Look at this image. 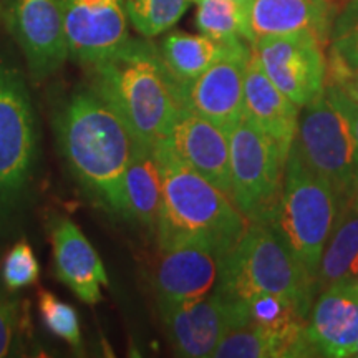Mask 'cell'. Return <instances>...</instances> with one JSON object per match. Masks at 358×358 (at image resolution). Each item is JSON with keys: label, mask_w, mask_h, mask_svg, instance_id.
I'll list each match as a JSON object with an SVG mask.
<instances>
[{"label": "cell", "mask_w": 358, "mask_h": 358, "mask_svg": "<svg viewBox=\"0 0 358 358\" xmlns=\"http://www.w3.org/2000/svg\"><path fill=\"white\" fill-rule=\"evenodd\" d=\"M53 131L75 181L106 211L123 216V179L138 141L92 87H78L53 111Z\"/></svg>", "instance_id": "cell-1"}, {"label": "cell", "mask_w": 358, "mask_h": 358, "mask_svg": "<svg viewBox=\"0 0 358 358\" xmlns=\"http://www.w3.org/2000/svg\"><path fill=\"white\" fill-rule=\"evenodd\" d=\"M90 87L146 146L158 145L185 110L182 85L171 73L159 48L145 38H128L92 65Z\"/></svg>", "instance_id": "cell-2"}, {"label": "cell", "mask_w": 358, "mask_h": 358, "mask_svg": "<svg viewBox=\"0 0 358 358\" xmlns=\"http://www.w3.org/2000/svg\"><path fill=\"white\" fill-rule=\"evenodd\" d=\"M155 150L163 174V201L155 232L159 250L186 241H208L226 254L250 222L229 194L176 158L163 143Z\"/></svg>", "instance_id": "cell-3"}, {"label": "cell", "mask_w": 358, "mask_h": 358, "mask_svg": "<svg viewBox=\"0 0 358 358\" xmlns=\"http://www.w3.org/2000/svg\"><path fill=\"white\" fill-rule=\"evenodd\" d=\"M214 290L241 302L261 294L280 295L307 313L319 294L315 279L279 232L261 222H250L234 248L224 254Z\"/></svg>", "instance_id": "cell-4"}, {"label": "cell", "mask_w": 358, "mask_h": 358, "mask_svg": "<svg viewBox=\"0 0 358 358\" xmlns=\"http://www.w3.org/2000/svg\"><path fill=\"white\" fill-rule=\"evenodd\" d=\"M338 208L332 187L303 163L292 145L285 163L279 208L271 226L313 279Z\"/></svg>", "instance_id": "cell-5"}, {"label": "cell", "mask_w": 358, "mask_h": 358, "mask_svg": "<svg viewBox=\"0 0 358 358\" xmlns=\"http://www.w3.org/2000/svg\"><path fill=\"white\" fill-rule=\"evenodd\" d=\"M38 128L22 71L0 58V217L24 201L37 169Z\"/></svg>", "instance_id": "cell-6"}, {"label": "cell", "mask_w": 358, "mask_h": 358, "mask_svg": "<svg viewBox=\"0 0 358 358\" xmlns=\"http://www.w3.org/2000/svg\"><path fill=\"white\" fill-rule=\"evenodd\" d=\"M231 199L249 222L271 226L284 186L289 153L243 118L229 131Z\"/></svg>", "instance_id": "cell-7"}, {"label": "cell", "mask_w": 358, "mask_h": 358, "mask_svg": "<svg viewBox=\"0 0 358 358\" xmlns=\"http://www.w3.org/2000/svg\"><path fill=\"white\" fill-rule=\"evenodd\" d=\"M294 148L343 204L358 191L355 145L347 120L324 92L301 108Z\"/></svg>", "instance_id": "cell-8"}, {"label": "cell", "mask_w": 358, "mask_h": 358, "mask_svg": "<svg viewBox=\"0 0 358 358\" xmlns=\"http://www.w3.org/2000/svg\"><path fill=\"white\" fill-rule=\"evenodd\" d=\"M2 17L35 83L62 69L69 58L65 0H2Z\"/></svg>", "instance_id": "cell-9"}, {"label": "cell", "mask_w": 358, "mask_h": 358, "mask_svg": "<svg viewBox=\"0 0 358 358\" xmlns=\"http://www.w3.org/2000/svg\"><path fill=\"white\" fill-rule=\"evenodd\" d=\"M324 47L315 35L299 32L257 40L252 52L268 80L303 108L325 92L329 62Z\"/></svg>", "instance_id": "cell-10"}, {"label": "cell", "mask_w": 358, "mask_h": 358, "mask_svg": "<svg viewBox=\"0 0 358 358\" xmlns=\"http://www.w3.org/2000/svg\"><path fill=\"white\" fill-rule=\"evenodd\" d=\"M164 330L178 357L209 358L221 340L248 324L245 303L213 290L199 301L159 310Z\"/></svg>", "instance_id": "cell-11"}, {"label": "cell", "mask_w": 358, "mask_h": 358, "mask_svg": "<svg viewBox=\"0 0 358 358\" xmlns=\"http://www.w3.org/2000/svg\"><path fill=\"white\" fill-rule=\"evenodd\" d=\"M159 252L153 274L159 310L199 301L216 287L224 257L217 245L208 241H186Z\"/></svg>", "instance_id": "cell-12"}, {"label": "cell", "mask_w": 358, "mask_h": 358, "mask_svg": "<svg viewBox=\"0 0 358 358\" xmlns=\"http://www.w3.org/2000/svg\"><path fill=\"white\" fill-rule=\"evenodd\" d=\"M128 20L124 0H65L69 57L95 65L129 38Z\"/></svg>", "instance_id": "cell-13"}, {"label": "cell", "mask_w": 358, "mask_h": 358, "mask_svg": "<svg viewBox=\"0 0 358 358\" xmlns=\"http://www.w3.org/2000/svg\"><path fill=\"white\" fill-rule=\"evenodd\" d=\"M252 47L241 45L182 87L185 108L231 131L244 118V80Z\"/></svg>", "instance_id": "cell-14"}, {"label": "cell", "mask_w": 358, "mask_h": 358, "mask_svg": "<svg viewBox=\"0 0 358 358\" xmlns=\"http://www.w3.org/2000/svg\"><path fill=\"white\" fill-rule=\"evenodd\" d=\"M159 143L231 196V143L227 129L185 108Z\"/></svg>", "instance_id": "cell-15"}, {"label": "cell", "mask_w": 358, "mask_h": 358, "mask_svg": "<svg viewBox=\"0 0 358 358\" xmlns=\"http://www.w3.org/2000/svg\"><path fill=\"white\" fill-rule=\"evenodd\" d=\"M307 337L319 357H353L358 345V280L322 290L308 312Z\"/></svg>", "instance_id": "cell-16"}, {"label": "cell", "mask_w": 358, "mask_h": 358, "mask_svg": "<svg viewBox=\"0 0 358 358\" xmlns=\"http://www.w3.org/2000/svg\"><path fill=\"white\" fill-rule=\"evenodd\" d=\"M245 40L252 47L257 40L299 32L315 35L322 43L330 42L335 8L329 0H248Z\"/></svg>", "instance_id": "cell-17"}, {"label": "cell", "mask_w": 358, "mask_h": 358, "mask_svg": "<svg viewBox=\"0 0 358 358\" xmlns=\"http://www.w3.org/2000/svg\"><path fill=\"white\" fill-rule=\"evenodd\" d=\"M52 244L58 279L88 306L100 302L101 287L108 285V275L82 229L69 217L57 219L52 227Z\"/></svg>", "instance_id": "cell-18"}, {"label": "cell", "mask_w": 358, "mask_h": 358, "mask_svg": "<svg viewBox=\"0 0 358 358\" xmlns=\"http://www.w3.org/2000/svg\"><path fill=\"white\" fill-rule=\"evenodd\" d=\"M244 118L272 136L290 153L301 118V106L290 101L259 64L256 53H250L244 80Z\"/></svg>", "instance_id": "cell-19"}, {"label": "cell", "mask_w": 358, "mask_h": 358, "mask_svg": "<svg viewBox=\"0 0 358 358\" xmlns=\"http://www.w3.org/2000/svg\"><path fill=\"white\" fill-rule=\"evenodd\" d=\"M161 201L163 174L155 146L138 143L131 163L123 179V216L143 229L156 232Z\"/></svg>", "instance_id": "cell-20"}, {"label": "cell", "mask_w": 358, "mask_h": 358, "mask_svg": "<svg viewBox=\"0 0 358 358\" xmlns=\"http://www.w3.org/2000/svg\"><path fill=\"white\" fill-rule=\"evenodd\" d=\"M353 280H358V191L340 204L317 268V292Z\"/></svg>", "instance_id": "cell-21"}, {"label": "cell", "mask_w": 358, "mask_h": 358, "mask_svg": "<svg viewBox=\"0 0 358 358\" xmlns=\"http://www.w3.org/2000/svg\"><path fill=\"white\" fill-rule=\"evenodd\" d=\"M241 45H244L243 40L222 42L203 34L189 35L178 32L168 35L161 43L159 50L171 73L185 87Z\"/></svg>", "instance_id": "cell-22"}, {"label": "cell", "mask_w": 358, "mask_h": 358, "mask_svg": "<svg viewBox=\"0 0 358 358\" xmlns=\"http://www.w3.org/2000/svg\"><path fill=\"white\" fill-rule=\"evenodd\" d=\"M213 358H295V355L284 340L245 324L221 340Z\"/></svg>", "instance_id": "cell-23"}, {"label": "cell", "mask_w": 358, "mask_h": 358, "mask_svg": "<svg viewBox=\"0 0 358 358\" xmlns=\"http://www.w3.org/2000/svg\"><path fill=\"white\" fill-rule=\"evenodd\" d=\"M196 27L208 37L232 42L245 40L244 3L237 0H194ZM248 42V40H245Z\"/></svg>", "instance_id": "cell-24"}, {"label": "cell", "mask_w": 358, "mask_h": 358, "mask_svg": "<svg viewBox=\"0 0 358 358\" xmlns=\"http://www.w3.org/2000/svg\"><path fill=\"white\" fill-rule=\"evenodd\" d=\"M194 0H124L128 19L143 37L166 32L185 15Z\"/></svg>", "instance_id": "cell-25"}, {"label": "cell", "mask_w": 358, "mask_h": 358, "mask_svg": "<svg viewBox=\"0 0 358 358\" xmlns=\"http://www.w3.org/2000/svg\"><path fill=\"white\" fill-rule=\"evenodd\" d=\"M38 307L45 327L55 337L69 343L73 350L82 352L83 338L77 310L70 303L60 301L57 295L48 292V290H42L40 292Z\"/></svg>", "instance_id": "cell-26"}, {"label": "cell", "mask_w": 358, "mask_h": 358, "mask_svg": "<svg viewBox=\"0 0 358 358\" xmlns=\"http://www.w3.org/2000/svg\"><path fill=\"white\" fill-rule=\"evenodd\" d=\"M330 58L358 69V0H348L330 32Z\"/></svg>", "instance_id": "cell-27"}, {"label": "cell", "mask_w": 358, "mask_h": 358, "mask_svg": "<svg viewBox=\"0 0 358 358\" xmlns=\"http://www.w3.org/2000/svg\"><path fill=\"white\" fill-rule=\"evenodd\" d=\"M40 277V264L29 241L22 239L8 250L2 262V284L8 292L30 287Z\"/></svg>", "instance_id": "cell-28"}, {"label": "cell", "mask_w": 358, "mask_h": 358, "mask_svg": "<svg viewBox=\"0 0 358 358\" xmlns=\"http://www.w3.org/2000/svg\"><path fill=\"white\" fill-rule=\"evenodd\" d=\"M0 285V358L17 355L20 350L19 303Z\"/></svg>", "instance_id": "cell-29"}, {"label": "cell", "mask_w": 358, "mask_h": 358, "mask_svg": "<svg viewBox=\"0 0 358 358\" xmlns=\"http://www.w3.org/2000/svg\"><path fill=\"white\" fill-rule=\"evenodd\" d=\"M327 82L338 88L350 100L358 103V69L340 64L335 58H329Z\"/></svg>", "instance_id": "cell-30"}, {"label": "cell", "mask_w": 358, "mask_h": 358, "mask_svg": "<svg viewBox=\"0 0 358 358\" xmlns=\"http://www.w3.org/2000/svg\"><path fill=\"white\" fill-rule=\"evenodd\" d=\"M327 98L330 103L337 108L340 113L343 115V118L347 120L348 128H350L353 145H355V156H357V174H358V103L353 101L347 95H343L338 88H335L334 85L327 82L325 87Z\"/></svg>", "instance_id": "cell-31"}, {"label": "cell", "mask_w": 358, "mask_h": 358, "mask_svg": "<svg viewBox=\"0 0 358 358\" xmlns=\"http://www.w3.org/2000/svg\"><path fill=\"white\" fill-rule=\"evenodd\" d=\"M329 2H348V0H329Z\"/></svg>", "instance_id": "cell-32"}, {"label": "cell", "mask_w": 358, "mask_h": 358, "mask_svg": "<svg viewBox=\"0 0 358 358\" xmlns=\"http://www.w3.org/2000/svg\"><path fill=\"white\" fill-rule=\"evenodd\" d=\"M353 357L358 358V345H357V348H355V352H353Z\"/></svg>", "instance_id": "cell-33"}, {"label": "cell", "mask_w": 358, "mask_h": 358, "mask_svg": "<svg viewBox=\"0 0 358 358\" xmlns=\"http://www.w3.org/2000/svg\"><path fill=\"white\" fill-rule=\"evenodd\" d=\"M237 2H243V3H245V2H248V0H237Z\"/></svg>", "instance_id": "cell-34"}]
</instances>
